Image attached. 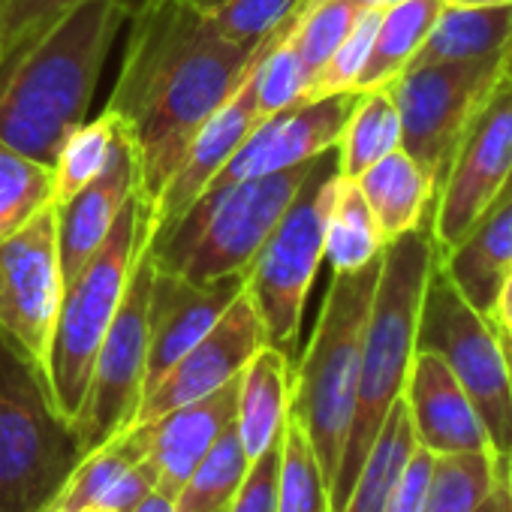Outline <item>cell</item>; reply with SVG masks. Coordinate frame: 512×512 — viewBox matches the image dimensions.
<instances>
[{
    "instance_id": "30",
    "label": "cell",
    "mask_w": 512,
    "mask_h": 512,
    "mask_svg": "<svg viewBox=\"0 0 512 512\" xmlns=\"http://www.w3.org/2000/svg\"><path fill=\"white\" fill-rule=\"evenodd\" d=\"M503 470V458L485 452L434 455V470L422 512H479L491 497Z\"/></svg>"
},
{
    "instance_id": "46",
    "label": "cell",
    "mask_w": 512,
    "mask_h": 512,
    "mask_svg": "<svg viewBox=\"0 0 512 512\" xmlns=\"http://www.w3.org/2000/svg\"><path fill=\"white\" fill-rule=\"evenodd\" d=\"M497 326V323H494ZM497 332H500V344H503V353H506V365H509V386H512V335L506 332V329H500L497 326Z\"/></svg>"
},
{
    "instance_id": "41",
    "label": "cell",
    "mask_w": 512,
    "mask_h": 512,
    "mask_svg": "<svg viewBox=\"0 0 512 512\" xmlns=\"http://www.w3.org/2000/svg\"><path fill=\"white\" fill-rule=\"evenodd\" d=\"M154 488H157V473H154L151 461L142 458V461H136L127 473H121V476L115 479V485L106 491V497L100 500L97 509H103V512H130V509H133L145 494H151Z\"/></svg>"
},
{
    "instance_id": "22",
    "label": "cell",
    "mask_w": 512,
    "mask_h": 512,
    "mask_svg": "<svg viewBox=\"0 0 512 512\" xmlns=\"http://www.w3.org/2000/svg\"><path fill=\"white\" fill-rule=\"evenodd\" d=\"M293 398V356L266 344L238 374L235 431L247 458H260L284 437Z\"/></svg>"
},
{
    "instance_id": "4",
    "label": "cell",
    "mask_w": 512,
    "mask_h": 512,
    "mask_svg": "<svg viewBox=\"0 0 512 512\" xmlns=\"http://www.w3.org/2000/svg\"><path fill=\"white\" fill-rule=\"evenodd\" d=\"M383 253L356 272H335L323 299L317 329L299 365H293L290 413L302 422L320 467L335 482L350 419L356 407V386L362 368L365 326L371 314L374 287L380 278Z\"/></svg>"
},
{
    "instance_id": "40",
    "label": "cell",
    "mask_w": 512,
    "mask_h": 512,
    "mask_svg": "<svg viewBox=\"0 0 512 512\" xmlns=\"http://www.w3.org/2000/svg\"><path fill=\"white\" fill-rule=\"evenodd\" d=\"M431 470H434V455L416 443V449L410 452V458L404 461V467L392 485L386 512H422L428 482H431Z\"/></svg>"
},
{
    "instance_id": "27",
    "label": "cell",
    "mask_w": 512,
    "mask_h": 512,
    "mask_svg": "<svg viewBox=\"0 0 512 512\" xmlns=\"http://www.w3.org/2000/svg\"><path fill=\"white\" fill-rule=\"evenodd\" d=\"M413 449H416V437L407 416V404L404 398H398L386 413L341 512H386L392 485Z\"/></svg>"
},
{
    "instance_id": "6",
    "label": "cell",
    "mask_w": 512,
    "mask_h": 512,
    "mask_svg": "<svg viewBox=\"0 0 512 512\" xmlns=\"http://www.w3.org/2000/svg\"><path fill=\"white\" fill-rule=\"evenodd\" d=\"M314 160L284 172L247 178L223 190H205L181 223L163 241L151 244L154 266L190 281L247 272L256 250L263 247L305 184Z\"/></svg>"
},
{
    "instance_id": "39",
    "label": "cell",
    "mask_w": 512,
    "mask_h": 512,
    "mask_svg": "<svg viewBox=\"0 0 512 512\" xmlns=\"http://www.w3.org/2000/svg\"><path fill=\"white\" fill-rule=\"evenodd\" d=\"M278 464H281V440L269 446L260 458L247 467L244 482L223 512H278Z\"/></svg>"
},
{
    "instance_id": "15",
    "label": "cell",
    "mask_w": 512,
    "mask_h": 512,
    "mask_svg": "<svg viewBox=\"0 0 512 512\" xmlns=\"http://www.w3.org/2000/svg\"><path fill=\"white\" fill-rule=\"evenodd\" d=\"M266 344L269 341H266L260 314H256L250 296L241 293L229 305V311L214 323V329L199 344H193L163 374V380L142 398L136 425L154 422L181 404L199 401V398L223 389L244 371V365L253 359V353Z\"/></svg>"
},
{
    "instance_id": "51",
    "label": "cell",
    "mask_w": 512,
    "mask_h": 512,
    "mask_svg": "<svg viewBox=\"0 0 512 512\" xmlns=\"http://www.w3.org/2000/svg\"><path fill=\"white\" fill-rule=\"evenodd\" d=\"M506 332H509V335H512V329H506Z\"/></svg>"
},
{
    "instance_id": "1",
    "label": "cell",
    "mask_w": 512,
    "mask_h": 512,
    "mask_svg": "<svg viewBox=\"0 0 512 512\" xmlns=\"http://www.w3.org/2000/svg\"><path fill=\"white\" fill-rule=\"evenodd\" d=\"M296 16L247 49L220 37L181 0H139L106 112L133 145L136 193L148 208L160 202L202 124L293 28Z\"/></svg>"
},
{
    "instance_id": "3",
    "label": "cell",
    "mask_w": 512,
    "mask_h": 512,
    "mask_svg": "<svg viewBox=\"0 0 512 512\" xmlns=\"http://www.w3.org/2000/svg\"><path fill=\"white\" fill-rule=\"evenodd\" d=\"M434 260L437 244L431 232V217L383 247L380 278L374 287L371 314L365 326L356 407L344 455L332 482V512H341L386 413L404 392L416 356L419 308Z\"/></svg>"
},
{
    "instance_id": "14",
    "label": "cell",
    "mask_w": 512,
    "mask_h": 512,
    "mask_svg": "<svg viewBox=\"0 0 512 512\" xmlns=\"http://www.w3.org/2000/svg\"><path fill=\"white\" fill-rule=\"evenodd\" d=\"M356 97V91H341L320 100H299L263 118L205 190H223L247 178L311 163L314 157L341 142Z\"/></svg>"
},
{
    "instance_id": "45",
    "label": "cell",
    "mask_w": 512,
    "mask_h": 512,
    "mask_svg": "<svg viewBox=\"0 0 512 512\" xmlns=\"http://www.w3.org/2000/svg\"><path fill=\"white\" fill-rule=\"evenodd\" d=\"M446 7H509L512 0H443Z\"/></svg>"
},
{
    "instance_id": "19",
    "label": "cell",
    "mask_w": 512,
    "mask_h": 512,
    "mask_svg": "<svg viewBox=\"0 0 512 512\" xmlns=\"http://www.w3.org/2000/svg\"><path fill=\"white\" fill-rule=\"evenodd\" d=\"M139 187L133 145L118 127V139L106 169L82 187L70 202L58 205V253H61V275L64 290L82 275V269L94 260V253L103 247L106 235L112 232L121 208Z\"/></svg>"
},
{
    "instance_id": "12",
    "label": "cell",
    "mask_w": 512,
    "mask_h": 512,
    "mask_svg": "<svg viewBox=\"0 0 512 512\" xmlns=\"http://www.w3.org/2000/svg\"><path fill=\"white\" fill-rule=\"evenodd\" d=\"M64 302L58 211L43 208L0 244V341L28 362L46 389L55 323Z\"/></svg>"
},
{
    "instance_id": "9",
    "label": "cell",
    "mask_w": 512,
    "mask_h": 512,
    "mask_svg": "<svg viewBox=\"0 0 512 512\" xmlns=\"http://www.w3.org/2000/svg\"><path fill=\"white\" fill-rule=\"evenodd\" d=\"M416 350H428L446 362L473 401L491 452L500 458L512 455V386L500 332L458 293L437 260L419 308Z\"/></svg>"
},
{
    "instance_id": "17",
    "label": "cell",
    "mask_w": 512,
    "mask_h": 512,
    "mask_svg": "<svg viewBox=\"0 0 512 512\" xmlns=\"http://www.w3.org/2000/svg\"><path fill=\"white\" fill-rule=\"evenodd\" d=\"M253 70L193 136L181 166L169 178L160 202L151 208V244L163 241L181 223V217L205 193V187L214 181V175L232 160V154L241 148V142L256 130V124L263 121V112L256 106V91H253Z\"/></svg>"
},
{
    "instance_id": "42",
    "label": "cell",
    "mask_w": 512,
    "mask_h": 512,
    "mask_svg": "<svg viewBox=\"0 0 512 512\" xmlns=\"http://www.w3.org/2000/svg\"><path fill=\"white\" fill-rule=\"evenodd\" d=\"M491 323H497L500 329H512V272L509 278L503 281L500 293H497V302H494V311L488 317Z\"/></svg>"
},
{
    "instance_id": "13",
    "label": "cell",
    "mask_w": 512,
    "mask_h": 512,
    "mask_svg": "<svg viewBox=\"0 0 512 512\" xmlns=\"http://www.w3.org/2000/svg\"><path fill=\"white\" fill-rule=\"evenodd\" d=\"M512 175V79L497 76L452 154L437 193L431 232L437 253L455 247L494 205Z\"/></svg>"
},
{
    "instance_id": "35",
    "label": "cell",
    "mask_w": 512,
    "mask_h": 512,
    "mask_svg": "<svg viewBox=\"0 0 512 512\" xmlns=\"http://www.w3.org/2000/svg\"><path fill=\"white\" fill-rule=\"evenodd\" d=\"M220 37L238 46H260L275 28L302 10L305 0H181Z\"/></svg>"
},
{
    "instance_id": "43",
    "label": "cell",
    "mask_w": 512,
    "mask_h": 512,
    "mask_svg": "<svg viewBox=\"0 0 512 512\" xmlns=\"http://www.w3.org/2000/svg\"><path fill=\"white\" fill-rule=\"evenodd\" d=\"M479 512H512V500H509V485H506V458H503V470H500V479L491 491V497L482 503Z\"/></svg>"
},
{
    "instance_id": "36",
    "label": "cell",
    "mask_w": 512,
    "mask_h": 512,
    "mask_svg": "<svg viewBox=\"0 0 512 512\" xmlns=\"http://www.w3.org/2000/svg\"><path fill=\"white\" fill-rule=\"evenodd\" d=\"M293 28L263 55V61L256 64V70H253L256 106H260L263 118H269V115H275V112L305 100V91L311 85V73L305 70L299 52L290 43Z\"/></svg>"
},
{
    "instance_id": "47",
    "label": "cell",
    "mask_w": 512,
    "mask_h": 512,
    "mask_svg": "<svg viewBox=\"0 0 512 512\" xmlns=\"http://www.w3.org/2000/svg\"><path fill=\"white\" fill-rule=\"evenodd\" d=\"M500 76L512 79V40H509V46L503 49V61H500Z\"/></svg>"
},
{
    "instance_id": "16",
    "label": "cell",
    "mask_w": 512,
    "mask_h": 512,
    "mask_svg": "<svg viewBox=\"0 0 512 512\" xmlns=\"http://www.w3.org/2000/svg\"><path fill=\"white\" fill-rule=\"evenodd\" d=\"M244 287H247L244 272L223 275L214 281H190L184 275L160 272L154 266V284L148 302L145 395L193 344H199L214 329V323L244 293Z\"/></svg>"
},
{
    "instance_id": "48",
    "label": "cell",
    "mask_w": 512,
    "mask_h": 512,
    "mask_svg": "<svg viewBox=\"0 0 512 512\" xmlns=\"http://www.w3.org/2000/svg\"><path fill=\"white\" fill-rule=\"evenodd\" d=\"M353 4L362 10H386L389 4H395V0H353Z\"/></svg>"
},
{
    "instance_id": "8",
    "label": "cell",
    "mask_w": 512,
    "mask_h": 512,
    "mask_svg": "<svg viewBox=\"0 0 512 512\" xmlns=\"http://www.w3.org/2000/svg\"><path fill=\"white\" fill-rule=\"evenodd\" d=\"M79 449L22 356L0 341V512H43Z\"/></svg>"
},
{
    "instance_id": "34",
    "label": "cell",
    "mask_w": 512,
    "mask_h": 512,
    "mask_svg": "<svg viewBox=\"0 0 512 512\" xmlns=\"http://www.w3.org/2000/svg\"><path fill=\"white\" fill-rule=\"evenodd\" d=\"M52 205V166L0 139V244Z\"/></svg>"
},
{
    "instance_id": "37",
    "label": "cell",
    "mask_w": 512,
    "mask_h": 512,
    "mask_svg": "<svg viewBox=\"0 0 512 512\" xmlns=\"http://www.w3.org/2000/svg\"><path fill=\"white\" fill-rule=\"evenodd\" d=\"M380 16H383V10H362L359 13L350 34L341 40V46L332 52V58L320 67V73L311 79V85L305 91V100H320V97L356 88V82H359V76H362V70L368 64Z\"/></svg>"
},
{
    "instance_id": "31",
    "label": "cell",
    "mask_w": 512,
    "mask_h": 512,
    "mask_svg": "<svg viewBox=\"0 0 512 512\" xmlns=\"http://www.w3.org/2000/svg\"><path fill=\"white\" fill-rule=\"evenodd\" d=\"M250 467V458L241 446V437L235 431V419L220 431V437L211 443L205 458L196 464L190 479L175 494L178 512H223L226 503L235 497L238 485L244 482Z\"/></svg>"
},
{
    "instance_id": "28",
    "label": "cell",
    "mask_w": 512,
    "mask_h": 512,
    "mask_svg": "<svg viewBox=\"0 0 512 512\" xmlns=\"http://www.w3.org/2000/svg\"><path fill=\"white\" fill-rule=\"evenodd\" d=\"M401 148V115L389 85L359 91L356 106L338 142V169L344 178H359L377 160Z\"/></svg>"
},
{
    "instance_id": "23",
    "label": "cell",
    "mask_w": 512,
    "mask_h": 512,
    "mask_svg": "<svg viewBox=\"0 0 512 512\" xmlns=\"http://www.w3.org/2000/svg\"><path fill=\"white\" fill-rule=\"evenodd\" d=\"M353 181L359 184L386 244L434 214V184L404 148L386 154Z\"/></svg>"
},
{
    "instance_id": "24",
    "label": "cell",
    "mask_w": 512,
    "mask_h": 512,
    "mask_svg": "<svg viewBox=\"0 0 512 512\" xmlns=\"http://www.w3.org/2000/svg\"><path fill=\"white\" fill-rule=\"evenodd\" d=\"M512 40L509 7H443L407 70L497 55Z\"/></svg>"
},
{
    "instance_id": "29",
    "label": "cell",
    "mask_w": 512,
    "mask_h": 512,
    "mask_svg": "<svg viewBox=\"0 0 512 512\" xmlns=\"http://www.w3.org/2000/svg\"><path fill=\"white\" fill-rule=\"evenodd\" d=\"M386 238L353 178L338 181V193L332 202V214L326 223V250L323 260L335 272H356L368 263H374L383 253Z\"/></svg>"
},
{
    "instance_id": "21",
    "label": "cell",
    "mask_w": 512,
    "mask_h": 512,
    "mask_svg": "<svg viewBox=\"0 0 512 512\" xmlns=\"http://www.w3.org/2000/svg\"><path fill=\"white\" fill-rule=\"evenodd\" d=\"M437 263L458 293L491 317L497 293L512 272V199L494 205L455 247L437 253Z\"/></svg>"
},
{
    "instance_id": "26",
    "label": "cell",
    "mask_w": 512,
    "mask_h": 512,
    "mask_svg": "<svg viewBox=\"0 0 512 512\" xmlns=\"http://www.w3.org/2000/svg\"><path fill=\"white\" fill-rule=\"evenodd\" d=\"M145 458V440L142 428L133 425L130 431L112 437L109 443L85 452L76 467L67 473L55 497L43 512H91L100 506L106 491L115 485L121 473H127L136 461Z\"/></svg>"
},
{
    "instance_id": "50",
    "label": "cell",
    "mask_w": 512,
    "mask_h": 512,
    "mask_svg": "<svg viewBox=\"0 0 512 512\" xmlns=\"http://www.w3.org/2000/svg\"><path fill=\"white\" fill-rule=\"evenodd\" d=\"M506 485H509V500H512V455H506Z\"/></svg>"
},
{
    "instance_id": "25",
    "label": "cell",
    "mask_w": 512,
    "mask_h": 512,
    "mask_svg": "<svg viewBox=\"0 0 512 512\" xmlns=\"http://www.w3.org/2000/svg\"><path fill=\"white\" fill-rule=\"evenodd\" d=\"M443 7V0H395L389 4L380 16L368 64L353 91L359 94L395 82L416 58Z\"/></svg>"
},
{
    "instance_id": "33",
    "label": "cell",
    "mask_w": 512,
    "mask_h": 512,
    "mask_svg": "<svg viewBox=\"0 0 512 512\" xmlns=\"http://www.w3.org/2000/svg\"><path fill=\"white\" fill-rule=\"evenodd\" d=\"M118 139V121L103 112L94 121L79 124L58 148L52 163V205L70 202L82 187H88L109 163Z\"/></svg>"
},
{
    "instance_id": "38",
    "label": "cell",
    "mask_w": 512,
    "mask_h": 512,
    "mask_svg": "<svg viewBox=\"0 0 512 512\" xmlns=\"http://www.w3.org/2000/svg\"><path fill=\"white\" fill-rule=\"evenodd\" d=\"M76 0H0V64L28 46L58 13ZM136 10L139 0H130Z\"/></svg>"
},
{
    "instance_id": "49",
    "label": "cell",
    "mask_w": 512,
    "mask_h": 512,
    "mask_svg": "<svg viewBox=\"0 0 512 512\" xmlns=\"http://www.w3.org/2000/svg\"><path fill=\"white\" fill-rule=\"evenodd\" d=\"M509 199H512V175L506 178V184H503V190H500V196L494 199V205H500V202H509ZM494 205H491V208H494ZM491 208H488V211H491Z\"/></svg>"
},
{
    "instance_id": "52",
    "label": "cell",
    "mask_w": 512,
    "mask_h": 512,
    "mask_svg": "<svg viewBox=\"0 0 512 512\" xmlns=\"http://www.w3.org/2000/svg\"><path fill=\"white\" fill-rule=\"evenodd\" d=\"M94 512H103V509H94Z\"/></svg>"
},
{
    "instance_id": "10",
    "label": "cell",
    "mask_w": 512,
    "mask_h": 512,
    "mask_svg": "<svg viewBox=\"0 0 512 512\" xmlns=\"http://www.w3.org/2000/svg\"><path fill=\"white\" fill-rule=\"evenodd\" d=\"M151 284H154V256H151V241H145L133 266L127 293L118 305V314L94 359L91 380L79 416L73 422L79 458L136 425L145 395Z\"/></svg>"
},
{
    "instance_id": "44",
    "label": "cell",
    "mask_w": 512,
    "mask_h": 512,
    "mask_svg": "<svg viewBox=\"0 0 512 512\" xmlns=\"http://www.w3.org/2000/svg\"><path fill=\"white\" fill-rule=\"evenodd\" d=\"M130 512H178L175 509V500L169 494H163L160 488H154L151 494H145Z\"/></svg>"
},
{
    "instance_id": "18",
    "label": "cell",
    "mask_w": 512,
    "mask_h": 512,
    "mask_svg": "<svg viewBox=\"0 0 512 512\" xmlns=\"http://www.w3.org/2000/svg\"><path fill=\"white\" fill-rule=\"evenodd\" d=\"M401 398L407 404L416 443L431 455L491 449L473 401L440 356L416 350Z\"/></svg>"
},
{
    "instance_id": "7",
    "label": "cell",
    "mask_w": 512,
    "mask_h": 512,
    "mask_svg": "<svg viewBox=\"0 0 512 512\" xmlns=\"http://www.w3.org/2000/svg\"><path fill=\"white\" fill-rule=\"evenodd\" d=\"M338 145L323 151L263 247L247 266V287L266 341L287 356L296 353L305 302L326 250V223L338 193Z\"/></svg>"
},
{
    "instance_id": "11",
    "label": "cell",
    "mask_w": 512,
    "mask_h": 512,
    "mask_svg": "<svg viewBox=\"0 0 512 512\" xmlns=\"http://www.w3.org/2000/svg\"><path fill=\"white\" fill-rule=\"evenodd\" d=\"M500 61L503 52L473 61L416 67L389 82L401 115V148L431 178L434 193H440L446 181L464 127L497 82Z\"/></svg>"
},
{
    "instance_id": "2",
    "label": "cell",
    "mask_w": 512,
    "mask_h": 512,
    "mask_svg": "<svg viewBox=\"0 0 512 512\" xmlns=\"http://www.w3.org/2000/svg\"><path fill=\"white\" fill-rule=\"evenodd\" d=\"M130 13V0H76L0 64V139L52 166L61 142L88 121L100 70Z\"/></svg>"
},
{
    "instance_id": "20",
    "label": "cell",
    "mask_w": 512,
    "mask_h": 512,
    "mask_svg": "<svg viewBox=\"0 0 512 512\" xmlns=\"http://www.w3.org/2000/svg\"><path fill=\"white\" fill-rule=\"evenodd\" d=\"M238 377L223 389L181 404L154 422L139 425L145 440V458L157 473V488L175 500L181 485L190 479L196 464L205 458L220 431L235 419Z\"/></svg>"
},
{
    "instance_id": "53",
    "label": "cell",
    "mask_w": 512,
    "mask_h": 512,
    "mask_svg": "<svg viewBox=\"0 0 512 512\" xmlns=\"http://www.w3.org/2000/svg\"><path fill=\"white\" fill-rule=\"evenodd\" d=\"M91 512H94V509H91Z\"/></svg>"
},
{
    "instance_id": "32",
    "label": "cell",
    "mask_w": 512,
    "mask_h": 512,
    "mask_svg": "<svg viewBox=\"0 0 512 512\" xmlns=\"http://www.w3.org/2000/svg\"><path fill=\"white\" fill-rule=\"evenodd\" d=\"M278 512H332V488L302 422L290 413L281 437Z\"/></svg>"
},
{
    "instance_id": "5",
    "label": "cell",
    "mask_w": 512,
    "mask_h": 512,
    "mask_svg": "<svg viewBox=\"0 0 512 512\" xmlns=\"http://www.w3.org/2000/svg\"><path fill=\"white\" fill-rule=\"evenodd\" d=\"M145 241H151V208L139 199V193H133L103 247L94 253V260L64 290L52 338L46 395L61 422L70 425V431L79 416L94 359L118 314Z\"/></svg>"
}]
</instances>
